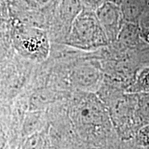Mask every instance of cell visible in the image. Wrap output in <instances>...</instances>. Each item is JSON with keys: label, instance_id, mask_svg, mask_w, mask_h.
Here are the masks:
<instances>
[{"label": "cell", "instance_id": "8fae6325", "mask_svg": "<svg viewBox=\"0 0 149 149\" xmlns=\"http://www.w3.org/2000/svg\"><path fill=\"white\" fill-rule=\"evenodd\" d=\"M42 145V140L38 135L31 136L26 142L25 149H40Z\"/></svg>", "mask_w": 149, "mask_h": 149}, {"label": "cell", "instance_id": "277c9868", "mask_svg": "<svg viewBox=\"0 0 149 149\" xmlns=\"http://www.w3.org/2000/svg\"><path fill=\"white\" fill-rule=\"evenodd\" d=\"M95 14L109 42L116 40L124 19L120 6L105 1L95 10Z\"/></svg>", "mask_w": 149, "mask_h": 149}, {"label": "cell", "instance_id": "52a82bcc", "mask_svg": "<svg viewBox=\"0 0 149 149\" xmlns=\"http://www.w3.org/2000/svg\"><path fill=\"white\" fill-rule=\"evenodd\" d=\"M130 91L133 93L149 92V68L141 70Z\"/></svg>", "mask_w": 149, "mask_h": 149}, {"label": "cell", "instance_id": "30bf717a", "mask_svg": "<svg viewBox=\"0 0 149 149\" xmlns=\"http://www.w3.org/2000/svg\"><path fill=\"white\" fill-rule=\"evenodd\" d=\"M30 8L40 9L46 6L53 0H21Z\"/></svg>", "mask_w": 149, "mask_h": 149}, {"label": "cell", "instance_id": "9c48e42d", "mask_svg": "<svg viewBox=\"0 0 149 149\" xmlns=\"http://www.w3.org/2000/svg\"><path fill=\"white\" fill-rule=\"evenodd\" d=\"M83 5V8L95 12L107 0H80Z\"/></svg>", "mask_w": 149, "mask_h": 149}, {"label": "cell", "instance_id": "3957f363", "mask_svg": "<svg viewBox=\"0 0 149 149\" xmlns=\"http://www.w3.org/2000/svg\"><path fill=\"white\" fill-rule=\"evenodd\" d=\"M13 40L16 49L26 58L42 61L48 57L49 37L42 29L24 24L15 25Z\"/></svg>", "mask_w": 149, "mask_h": 149}, {"label": "cell", "instance_id": "7c38bea8", "mask_svg": "<svg viewBox=\"0 0 149 149\" xmlns=\"http://www.w3.org/2000/svg\"><path fill=\"white\" fill-rule=\"evenodd\" d=\"M140 36L145 42L149 44V27H144L141 29Z\"/></svg>", "mask_w": 149, "mask_h": 149}, {"label": "cell", "instance_id": "ba28073f", "mask_svg": "<svg viewBox=\"0 0 149 149\" xmlns=\"http://www.w3.org/2000/svg\"><path fill=\"white\" fill-rule=\"evenodd\" d=\"M137 139L142 146L149 148V125L140 128L137 133Z\"/></svg>", "mask_w": 149, "mask_h": 149}, {"label": "cell", "instance_id": "5b68a950", "mask_svg": "<svg viewBox=\"0 0 149 149\" xmlns=\"http://www.w3.org/2000/svg\"><path fill=\"white\" fill-rule=\"evenodd\" d=\"M147 0H124L121 5L124 19L128 22H134L144 12Z\"/></svg>", "mask_w": 149, "mask_h": 149}, {"label": "cell", "instance_id": "7a4b0ae2", "mask_svg": "<svg viewBox=\"0 0 149 149\" xmlns=\"http://www.w3.org/2000/svg\"><path fill=\"white\" fill-rule=\"evenodd\" d=\"M71 117L74 124L84 133L101 130L109 121V111L95 95L80 94L74 100Z\"/></svg>", "mask_w": 149, "mask_h": 149}, {"label": "cell", "instance_id": "6da1fadb", "mask_svg": "<svg viewBox=\"0 0 149 149\" xmlns=\"http://www.w3.org/2000/svg\"><path fill=\"white\" fill-rule=\"evenodd\" d=\"M109 42L95 12L85 8L72 22L64 40L68 46L85 51L104 47Z\"/></svg>", "mask_w": 149, "mask_h": 149}, {"label": "cell", "instance_id": "4fadbf2b", "mask_svg": "<svg viewBox=\"0 0 149 149\" xmlns=\"http://www.w3.org/2000/svg\"><path fill=\"white\" fill-rule=\"evenodd\" d=\"M123 1H124V0H107V1H109V2L115 3V4L120 6L121 5H122Z\"/></svg>", "mask_w": 149, "mask_h": 149}, {"label": "cell", "instance_id": "8992f818", "mask_svg": "<svg viewBox=\"0 0 149 149\" xmlns=\"http://www.w3.org/2000/svg\"><path fill=\"white\" fill-rule=\"evenodd\" d=\"M74 75L77 78L78 84L89 86L95 83L96 80L98 79L97 72L95 71L94 69L89 68H82L77 69V71L74 72Z\"/></svg>", "mask_w": 149, "mask_h": 149}]
</instances>
